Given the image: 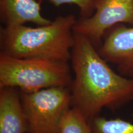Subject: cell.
<instances>
[{"instance_id":"obj_1","label":"cell","mask_w":133,"mask_h":133,"mask_svg":"<svg viewBox=\"0 0 133 133\" xmlns=\"http://www.w3.org/2000/svg\"><path fill=\"white\" fill-rule=\"evenodd\" d=\"M71 50V107L88 121L104 108L115 110L133 101V78L116 73L87 37L74 33Z\"/></svg>"},{"instance_id":"obj_2","label":"cell","mask_w":133,"mask_h":133,"mask_svg":"<svg viewBox=\"0 0 133 133\" xmlns=\"http://www.w3.org/2000/svg\"><path fill=\"white\" fill-rule=\"evenodd\" d=\"M73 15L59 16L45 25L4 26L0 30L1 52L17 58L68 62L75 43Z\"/></svg>"},{"instance_id":"obj_3","label":"cell","mask_w":133,"mask_h":133,"mask_svg":"<svg viewBox=\"0 0 133 133\" xmlns=\"http://www.w3.org/2000/svg\"><path fill=\"white\" fill-rule=\"evenodd\" d=\"M69 62L43 58H17L0 53V88L29 93L49 88H70Z\"/></svg>"},{"instance_id":"obj_4","label":"cell","mask_w":133,"mask_h":133,"mask_svg":"<svg viewBox=\"0 0 133 133\" xmlns=\"http://www.w3.org/2000/svg\"><path fill=\"white\" fill-rule=\"evenodd\" d=\"M28 133H61L62 118L71 107L70 88L54 87L21 92Z\"/></svg>"},{"instance_id":"obj_5","label":"cell","mask_w":133,"mask_h":133,"mask_svg":"<svg viewBox=\"0 0 133 133\" xmlns=\"http://www.w3.org/2000/svg\"><path fill=\"white\" fill-rule=\"evenodd\" d=\"M120 24L133 26V0H96L95 12L76 21L74 32L99 47L107 31Z\"/></svg>"},{"instance_id":"obj_6","label":"cell","mask_w":133,"mask_h":133,"mask_svg":"<svg viewBox=\"0 0 133 133\" xmlns=\"http://www.w3.org/2000/svg\"><path fill=\"white\" fill-rule=\"evenodd\" d=\"M109 30L98 52L107 62L116 65L119 74L133 78V26L118 24Z\"/></svg>"},{"instance_id":"obj_7","label":"cell","mask_w":133,"mask_h":133,"mask_svg":"<svg viewBox=\"0 0 133 133\" xmlns=\"http://www.w3.org/2000/svg\"><path fill=\"white\" fill-rule=\"evenodd\" d=\"M0 133H28L21 92L16 88H0Z\"/></svg>"},{"instance_id":"obj_8","label":"cell","mask_w":133,"mask_h":133,"mask_svg":"<svg viewBox=\"0 0 133 133\" xmlns=\"http://www.w3.org/2000/svg\"><path fill=\"white\" fill-rule=\"evenodd\" d=\"M38 0H0L1 19L5 26H16L33 23L38 26L49 24L51 21L41 13Z\"/></svg>"},{"instance_id":"obj_9","label":"cell","mask_w":133,"mask_h":133,"mask_svg":"<svg viewBox=\"0 0 133 133\" xmlns=\"http://www.w3.org/2000/svg\"><path fill=\"white\" fill-rule=\"evenodd\" d=\"M94 133H133V123L121 118L107 119L98 115L89 121Z\"/></svg>"},{"instance_id":"obj_10","label":"cell","mask_w":133,"mask_h":133,"mask_svg":"<svg viewBox=\"0 0 133 133\" xmlns=\"http://www.w3.org/2000/svg\"><path fill=\"white\" fill-rule=\"evenodd\" d=\"M61 133H94L90 123L81 113L71 107L63 117Z\"/></svg>"},{"instance_id":"obj_11","label":"cell","mask_w":133,"mask_h":133,"mask_svg":"<svg viewBox=\"0 0 133 133\" xmlns=\"http://www.w3.org/2000/svg\"><path fill=\"white\" fill-rule=\"evenodd\" d=\"M46 1L52 3L56 6L64 4H74L78 6L82 18H87L92 16L95 10L96 0H38Z\"/></svg>"}]
</instances>
